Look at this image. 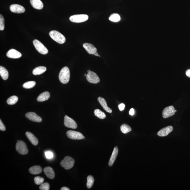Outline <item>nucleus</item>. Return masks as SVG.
Segmentation results:
<instances>
[{"instance_id": "9d476101", "label": "nucleus", "mask_w": 190, "mask_h": 190, "mask_svg": "<svg viewBox=\"0 0 190 190\" xmlns=\"http://www.w3.org/2000/svg\"><path fill=\"white\" fill-rule=\"evenodd\" d=\"M175 113V108L172 106H168L163 110L162 116L164 118H166L173 116Z\"/></svg>"}, {"instance_id": "f3484780", "label": "nucleus", "mask_w": 190, "mask_h": 190, "mask_svg": "<svg viewBox=\"0 0 190 190\" xmlns=\"http://www.w3.org/2000/svg\"><path fill=\"white\" fill-rule=\"evenodd\" d=\"M118 153V149L117 146L114 148L113 153H112L111 157H110L109 162H108L109 166H113L116 160L117 157V156Z\"/></svg>"}, {"instance_id": "f8f14e48", "label": "nucleus", "mask_w": 190, "mask_h": 190, "mask_svg": "<svg viewBox=\"0 0 190 190\" xmlns=\"http://www.w3.org/2000/svg\"><path fill=\"white\" fill-rule=\"evenodd\" d=\"M26 116L28 119L34 122H40L42 121V118L38 116L36 113L33 112H29L26 113Z\"/></svg>"}, {"instance_id": "20e7f679", "label": "nucleus", "mask_w": 190, "mask_h": 190, "mask_svg": "<svg viewBox=\"0 0 190 190\" xmlns=\"http://www.w3.org/2000/svg\"><path fill=\"white\" fill-rule=\"evenodd\" d=\"M16 149L17 152L22 155H26L28 152L26 143L22 141H18L17 142Z\"/></svg>"}, {"instance_id": "ddd939ff", "label": "nucleus", "mask_w": 190, "mask_h": 190, "mask_svg": "<svg viewBox=\"0 0 190 190\" xmlns=\"http://www.w3.org/2000/svg\"><path fill=\"white\" fill-rule=\"evenodd\" d=\"M7 56L9 58L11 59L20 58L22 57V54L16 50L11 49L7 53Z\"/></svg>"}, {"instance_id": "2f4dec72", "label": "nucleus", "mask_w": 190, "mask_h": 190, "mask_svg": "<svg viewBox=\"0 0 190 190\" xmlns=\"http://www.w3.org/2000/svg\"><path fill=\"white\" fill-rule=\"evenodd\" d=\"M40 189L41 190H49L50 189V186L49 183H46L42 184L40 185Z\"/></svg>"}, {"instance_id": "dca6fc26", "label": "nucleus", "mask_w": 190, "mask_h": 190, "mask_svg": "<svg viewBox=\"0 0 190 190\" xmlns=\"http://www.w3.org/2000/svg\"><path fill=\"white\" fill-rule=\"evenodd\" d=\"M98 100L106 111L110 113H112V110L107 106L106 101L104 98L99 97L98 98Z\"/></svg>"}, {"instance_id": "473e14b6", "label": "nucleus", "mask_w": 190, "mask_h": 190, "mask_svg": "<svg viewBox=\"0 0 190 190\" xmlns=\"http://www.w3.org/2000/svg\"><path fill=\"white\" fill-rule=\"evenodd\" d=\"M5 28L4 19L3 15H0V30H3Z\"/></svg>"}, {"instance_id": "79ce46f5", "label": "nucleus", "mask_w": 190, "mask_h": 190, "mask_svg": "<svg viewBox=\"0 0 190 190\" xmlns=\"http://www.w3.org/2000/svg\"><path fill=\"white\" fill-rule=\"evenodd\" d=\"M87 75V74H85V75H84V76H85V77H86Z\"/></svg>"}, {"instance_id": "4468645a", "label": "nucleus", "mask_w": 190, "mask_h": 190, "mask_svg": "<svg viewBox=\"0 0 190 190\" xmlns=\"http://www.w3.org/2000/svg\"><path fill=\"white\" fill-rule=\"evenodd\" d=\"M173 129V128L172 126H168L160 130L157 133V135L160 137L166 136L172 131Z\"/></svg>"}, {"instance_id": "ea45409f", "label": "nucleus", "mask_w": 190, "mask_h": 190, "mask_svg": "<svg viewBox=\"0 0 190 190\" xmlns=\"http://www.w3.org/2000/svg\"><path fill=\"white\" fill-rule=\"evenodd\" d=\"M94 55L96 56H99L98 53L97 52L95 53L94 54Z\"/></svg>"}, {"instance_id": "f704fd0d", "label": "nucleus", "mask_w": 190, "mask_h": 190, "mask_svg": "<svg viewBox=\"0 0 190 190\" xmlns=\"http://www.w3.org/2000/svg\"><path fill=\"white\" fill-rule=\"evenodd\" d=\"M6 130L5 127L3 123L1 120H0V130L2 131H5Z\"/></svg>"}, {"instance_id": "0eeeda50", "label": "nucleus", "mask_w": 190, "mask_h": 190, "mask_svg": "<svg viewBox=\"0 0 190 190\" xmlns=\"http://www.w3.org/2000/svg\"><path fill=\"white\" fill-rule=\"evenodd\" d=\"M67 136L70 139L73 140L83 139L84 136L80 132L73 130L68 131L67 132Z\"/></svg>"}, {"instance_id": "423d86ee", "label": "nucleus", "mask_w": 190, "mask_h": 190, "mask_svg": "<svg viewBox=\"0 0 190 190\" xmlns=\"http://www.w3.org/2000/svg\"><path fill=\"white\" fill-rule=\"evenodd\" d=\"M88 15L85 14L76 15H71L69 20L73 22L79 23L84 22L88 20Z\"/></svg>"}, {"instance_id": "6ab92c4d", "label": "nucleus", "mask_w": 190, "mask_h": 190, "mask_svg": "<svg viewBox=\"0 0 190 190\" xmlns=\"http://www.w3.org/2000/svg\"><path fill=\"white\" fill-rule=\"evenodd\" d=\"M26 137L32 144L34 146H36L38 144V140L36 137L30 132H27L26 133Z\"/></svg>"}, {"instance_id": "c756f323", "label": "nucleus", "mask_w": 190, "mask_h": 190, "mask_svg": "<svg viewBox=\"0 0 190 190\" xmlns=\"http://www.w3.org/2000/svg\"><path fill=\"white\" fill-rule=\"evenodd\" d=\"M87 186L88 188H91L93 186V183L94 181V179L93 176L91 175L88 176L87 179Z\"/></svg>"}, {"instance_id": "6e6552de", "label": "nucleus", "mask_w": 190, "mask_h": 190, "mask_svg": "<svg viewBox=\"0 0 190 190\" xmlns=\"http://www.w3.org/2000/svg\"><path fill=\"white\" fill-rule=\"evenodd\" d=\"M86 79L90 83L96 84L99 83L100 80L96 73L93 71H90L87 75Z\"/></svg>"}, {"instance_id": "37998d69", "label": "nucleus", "mask_w": 190, "mask_h": 190, "mask_svg": "<svg viewBox=\"0 0 190 190\" xmlns=\"http://www.w3.org/2000/svg\"><path fill=\"white\" fill-rule=\"evenodd\" d=\"M177 110H175V113H176V112H177Z\"/></svg>"}, {"instance_id": "cd10ccee", "label": "nucleus", "mask_w": 190, "mask_h": 190, "mask_svg": "<svg viewBox=\"0 0 190 190\" xmlns=\"http://www.w3.org/2000/svg\"><path fill=\"white\" fill-rule=\"evenodd\" d=\"M121 17L117 13H113L110 15L109 20L113 22H117L120 21Z\"/></svg>"}, {"instance_id": "7ed1b4c3", "label": "nucleus", "mask_w": 190, "mask_h": 190, "mask_svg": "<svg viewBox=\"0 0 190 190\" xmlns=\"http://www.w3.org/2000/svg\"><path fill=\"white\" fill-rule=\"evenodd\" d=\"M74 163V160L72 158L67 156L61 162L60 165L65 169L69 170L73 167Z\"/></svg>"}, {"instance_id": "1a4fd4ad", "label": "nucleus", "mask_w": 190, "mask_h": 190, "mask_svg": "<svg viewBox=\"0 0 190 190\" xmlns=\"http://www.w3.org/2000/svg\"><path fill=\"white\" fill-rule=\"evenodd\" d=\"M64 125L65 127L68 128L76 129L77 127V124L75 121L67 116L65 117Z\"/></svg>"}, {"instance_id": "58836bf2", "label": "nucleus", "mask_w": 190, "mask_h": 190, "mask_svg": "<svg viewBox=\"0 0 190 190\" xmlns=\"http://www.w3.org/2000/svg\"><path fill=\"white\" fill-rule=\"evenodd\" d=\"M61 190H70V189L69 188L67 187H63L61 188Z\"/></svg>"}, {"instance_id": "f257e3e1", "label": "nucleus", "mask_w": 190, "mask_h": 190, "mask_svg": "<svg viewBox=\"0 0 190 190\" xmlns=\"http://www.w3.org/2000/svg\"><path fill=\"white\" fill-rule=\"evenodd\" d=\"M59 79L63 84L68 83L69 80L70 73L69 68L65 67L60 71L59 74Z\"/></svg>"}, {"instance_id": "bb28decb", "label": "nucleus", "mask_w": 190, "mask_h": 190, "mask_svg": "<svg viewBox=\"0 0 190 190\" xmlns=\"http://www.w3.org/2000/svg\"><path fill=\"white\" fill-rule=\"evenodd\" d=\"M121 131L124 134L127 133L132 130L131 127L128 125L124 124L122 125L121 127Z\"/></svg>"}, {"instance_id": "2eb2a0df", "label": "nucleus", "mask_w": 190, "mask_h": 190, "mask_svg": "<svg viewBox=\"0 0 190 190\" xmlns=\"http://www.w3.org/2000/svg\"><path fill=\"white\" fill-rule=\"evenodd\" d=\"M83 46L88 54H94L95 53L97 52V49L91 43H84Z\"/></svg>"}, {"instance_id": "e433bc0d", "label": "nucleus", "mask_w": 190, "mask_h": 190, "mask_svg": "<svg viewBox=\"0 0 190 190\" xmlns=\"http://www.w3.org/2000/svg\"><path fill=\"white\" fill-rule=\"evenodd\" d=\"M134 114L135 110H134V109L133 108L131 109L130 111H129V114L131 115V116H133V115H134Z\"/></svg>"}, {"instance_id": "9b49d317", "label": "nucleus", "mask_w": 190, "mask_h": 190, "mask_svg": "<svg viewBox=\"0 0 190 190\" xmlns=\"http://www.w3.org/2000/svg\"><path fill=\"white\" fill-rule=\"evenodd\" d=\"M10 10L12 12L17 13H24L25 11V9L20 5L14 4L10 6Z\"/></svg>"}, {"instance_id": "c85d7f7f", "label": "nucleus", "mask_w": 190, "mask_h": 190, "mask_svg": "<svg viewBox=\"0 0 190 190\" xmlns=\"http://www.w3.org/2000/svg\"><path fill=\"white\" fill-rule=\"evenodd\" d=\"M36 85V82L35 81H29L23 84V88L26 89H30L34 88Z\"/></svg>"}, {"instance_id": "b1692460", "label": "nucleus", "mask_w": 190, "mask_h": 190, "mask_svg": "<svg viewBox=\"0 0 190 190\" xmlns=\"http://www.w3.org/2000/svg\"><path fill=\"white\" fill-rule=\"evenodd\" d=\"M0 75L4 80H7L8 78V71L5 68L2 66H0Z\"/></svg>"}, {"instance_id": "a211bd4d", "label": "nucleus", "mask_w": 190, "mask_h": 190, "mask_svg": "<svg viewBox=\"0 0 190 190\" xmlns=\"http://www.w3.org/2000/svg\"><path fill=\"white\" fill-rule=\"evenodd\" d=\"M30 3L34 8L37 10H41L43 8V4L40 0H30Z\"/></svg>"}, {"instance_id": "412c9836", "label": "nucleus", "mask_w": 190, "mask_h": 190, "mask_svg": "<svg viewBox=\"0 0 190 190\" xmlns=\"http://www.w3.org/2000/svg\"><path fill=\"white\" fill-rule=\"evenodd\" d=\"M50 96L49 92H44L40 94L37 98V101L39 102H43L47 100Z\"/></svg>"}, {"instance_id": "72a5a7b5", "label": "nucleus", "mask_w": 190, "mask_h": 190, "mask_svg": "<svg viewBox=\"0 0 190 190\" xmlns=\"http://www.w3.org/2000/svg\"><path fill=\"white\" fill-rule=\"evenodd\" d=\"M45 155H46V158L51 159L53 158V154L52 152L49 151L45 152Z\"/></svg>"}, {"instance_id": "f03ea898", "label": "nucleus", "mask_w": 190, "mask_h": 190, "mask_svg": "<svg viewBox=\"0 0 190 190\" xmlns=\"http://www.w3.org/2000/svg\"><path fill=\"white\" fill-rule=\"evenodd\" d=\"M49 34L51 38L59 44H63L66 41L65 37L58 31H51L49 32Z\"/></svg>"}, {"instance_id": "aec40b11", "label": "nucleus", "mask_w": 190, "mask_h": 190, "mask_svg": "<svg viewBox=\"0 0 190 190\" xmlns=\"http://www.w3.org/2000/svg\"><path fill=\"white\" fill-rule=\"evenodd\" d=\"M44 172L45 175L48 178L53 179L55 177V173H54L53 170L49 166L45 168L44 169Z\"/></svg>"}, {"instance_id": "4c0bfd02", "label": "nucleus", "mask_w": 190, "mask_h": 190, "mask_svg": "<svg viewBox=\"0 0 190 190\" xmlns=\"http://www.w3.org/2000/svg\"><path fill=\"white\" fill-rule=\"evenodd\" d=\"M186 75L188 77H190V69L187 70L186 71Z\"/></svg>"}, {"instance_id": "39448f33", "label": "nucleus", "mask_w": 190, "mask_h": 190, "mask_svg": "<svg viewBox=\"0 0 190 190\" xmlns=\"http://www.w3.org/2000/svg\"><path fill=\"white\" fill-rule=\"evenodd\" d=\"M33 43L36 49L40 53L43 55H46L48 54V51L47 48L38 40H34Z\"/></svg>"}, {"instance_id": "393cba45", "label": "nucleus", "mask_w": 190, "mask_h": 190, "mask_svg": "<svg viewBox=\"0 0 190 190\" xmlns=\"http://www.w3.org/2000/svg\"><path fill=\"white\" fill-rule=\"evenodd\" d=\"M94 114L95 116L99 119H103L106 117V115L105 113L98 109H96L94 110Z\"/></svg>"}, {"instance_id": "a19ab883", "label": "nucleus", "mask_w": 190, "mask_h": 190, "mask_svg": "<svg viewBox=\"0 0 190 190\" xmlns=\"http://www.w3.org/2000/svg\"><path fill=\"white\" fill-rule=\"evenodd\" d=\"M90 71H91V70H88V71H87V72H88V73L90 72Z\"/></svg>"}, {"instance_id": "4be33fe9", "label": "nucleus", "mask_w": 190, "mask_h": 190, "mask_svg": "<svg viewBox=\"0 0 190 190\" xmlns=\"http://www.w3.org/2000/svg\"><path fill=\"white\" fill-rule=\"evenodd\" d=\"M42 168L40 166H32L29 169V172L30 174L33 175L40 174L42 172Z\"/></svg>"}, {"instance_id": "5701e85b", "label": "nucleus", "mask_w": 190, "mask_h": 190, "mask_svg": "<svg viewBox=\"0 0 190 190\" xmlns=\"http://www.w3.org/2000/svg\"><path fill=\"white\" fill-rule=\"evenodd\" d=\"M46 68L44 66H39L35 68L32 71V73L34 75H37L43 74L46 71Z\"/></svg>"}, {"instance_id": "c9c22d12", "label": "nucleus", "mask_w": 190, "mask_h": 190, "mask_svg": "<svg viewBox=\"0 0 190 190\" xmlns=\"http://www.w3.org/2000/svg\"><path fill=\"white\" fill-rule=\"evenodd\" d=\"M118 107L120 110L121 111H122L124 109L125 107V105L124 104L121 103L120 104H119V106H118Z\"/></svg>"}, {"instance_id": "a878e982", "label": "nucleus", "mask_w": 190, "mask_h": 190, "mask_svg": "<svg viewBox=\"0 0 190 190\" xmlns=\"http://www.w3.org/2000/svg\"><path fill=\"white\" fill-rule=\"evenodd\" d=\"M18 96H12L7 99V104L10 105H14L18 102Z\"/></svg>"}, {"instance_id": "7c9ffc66", "label": "nucleus", "mask_w": 190, "mask_h": 190, "mask_svg": "<svg viewBox=\"0 0 190 190\" xmlns=\"http://www.w3.org/2000/svg\"><path fill=\"white\" fill-rule=\"evenodd\" d=\"M44 179L40 177H36L34 178V182L36 184L38 185H41L44 183Z\"/></svg>"}]
</instances>
